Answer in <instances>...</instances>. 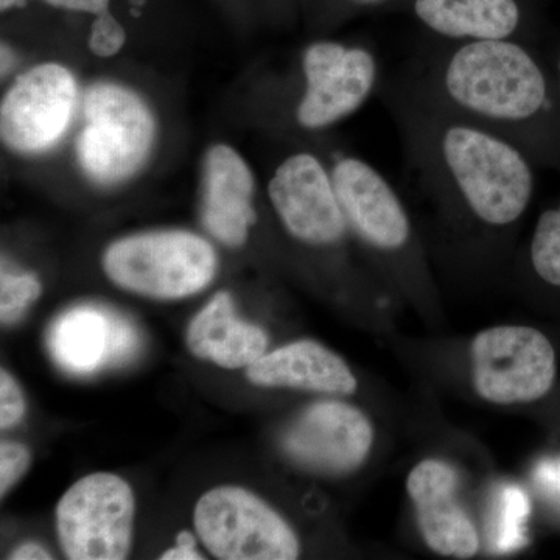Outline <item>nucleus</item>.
<instances>
[{
    "mask_svg": "<svg viewBox=\"0 0 560 560\" xmlns=\"http://www.w3.org/2000/svg\"><path fill=\"white\" fill-rule=\"evenodd\" d=\"M381 95L399 132L405 194L442 232L510 234L533 201V158L495 132L408 97L388 79Z\"/></svg>",
    "mask_w": 560,
    "mask_h": 560,
    "instance_id": "obj_1",
    "label": "nucleus"
},
{
    "mask_svg": "<svg viewBox=\"0 0 560 560\" xmlns=\"http://www.w3.org/2000/svg\"><path fill=\"white\" fill-rule=\"evenodd\" d=\"M394 88L423 105L511 140L560 168V94L528 40L441 43L411 50Z\"/></svg>",
    "mask_w": 560,
    "mask_h": 560,
    "instance_id": "obj_2",
    "label": "nucleus"
},
{
    "mask_svg": "<svg viewBox=\"0 0 560 560\" xmlns=\"http://www.w3.org/2000/svg\"><path fill=\"white\" fill-rule=\"evenodd\" d=\"M386 79L382 60L371 47L315 40L300 57L291 125L305 135L330 130L363 108L383 90Z\"/></svg>",
    "mask_w": 560,
    "mask_h": 560,
    "instance_id": "obj_3",
    "label": "nucleus"
},
{
    "mask_svg": "<svg viewBox=\"0 0 560 560\" xmlns=\"http://www.w3.org/2000/svg\"><path fill=\"white\" fill-rule=\"evenodd\" d=\"M103 270L121 290L175 301L208 289L219 270L215 249L189 231L130 235L108 246Z\"/></svg>",
    "mask_w": 560,
    "mask_h": 560,
    "instance_id": "obj_4",
    "label": "nucleus"
},
{
    "mask_svg": "<svg viewBox=\"0 0 560 560\" xmlns=\"http://www.w3.org/2000/svg\"><path fill=\"white\" fill-rule=\"evenodd\" d=\"M86 127L77 140L83 172L98 184L130 178L149 156L154 120L135 92L113 83H97L84 95Z\"/></svg>",
    "mask_w": 560,
    "mask_h": 560,
    "instance_id": "obj_5",
    "label": "nucleus"
},
{
    "mask_svg": "<svg viewBox=\"0 0 560 560\" xmlns=\"http://www.w3.org/2000/svg\"><path fill=\"white\" fill-rule=\"evenodd\" d=\"M194 525L213 558L291 560L301 544L289 522L267 501L237 486H220L195 504Z\"/></svg>",
    "mask_w": 560,
    "mask_h": 560,
    "instance_id": "obj_6",
    "label": "nucleus"
},
{
    "mask_svg": "<svg viewBox=\"0 0 560 560\" xmlns=\"http://www.w3.org/2000/svg\"><path fill=\"white\" fill-rule=\"evenodd\" d=\"M136 500L114 474H91L70 486L55 511L58 541L70 560H124L132 548Z\"/></svg>",
    "mask_w": 560,
    "mask_h": 560,
    "instance_id": "obj_7",
    "label": "nucleus"
},
{
    "mask_svg": "<svg viewBox=\"0 0 560 560\" xmlns=\"http://www.w3.org/2000/svg\"><path fill=\"white\" fill-rule=\"evenodd\" d=\"M331 180L350 232L385 260H405L416 246L410 209L385 173L355 153L330 150Z\"/></svg>",
    "mask_w": 560,
    "mask_h": 560,
    "instance_id": "obj_8",
    "label": "nucleus"
},
{
    "mask_svg": "<svg viewBox=\"0 0 560 560\" xmlns=\"http://www.w3.org/2000/svg\"><path fill=\"white\" fill-rule=\"evenodd\" d=\"M268 198L287 234L311 249H335L350 228L329 165L315 150H294L276 165Z\"/></svg>",
    "mask_w": 560,
    "mask_h": 560,
    "instance_id": "obj_9",
    "label": "nucleus"
},
{
    "mask_svg": "<svg viewBox=\"0 0 560 560\" xmlns=\"http://www.w3.org/2000/svg\"><path fill=\"white\" fill-rule=\"evenodd\" d=\"M474 385L497 405L528 404L547 396L556 378V352L541 331L492 327L471 342Z\"/></svg>",
    "mask_w": 560,
    "mask_h": 560,
    "instance_id": "obj_10",
    "label": "nucleus"
},
{
    "mask_svg": "<svg viewBox=\"0 0 560 560\" xmlns=\"http://www.w3.org/2000/svg\"><path fill=\"white\" fill-rule=\"evenodd\" d=\"M77 83L57 62L28 69L0 106V136L10 150L36 154L60 142L72 121Z\"/></svg>",
    "mask_w": 560,
    "mask_h": 560,
    "instance_id": "obj_11",
    "label": "nucleus"
},
{
    "mask_svg": "<svg viewBox=\"0 0 560 560\" xmlns=\"http://www.w3.org/2000/svg\"><path fill=\"white\" fill-rule=\"evenodd\" d=\"M374 442L371 420L340 400H323L301 412L282 436L298 466L319 475L350 474L366 460Z\"/></svg>",
    "mask_w": 560,
    "mask_h": 560,
    "instance_id": "obj_12",
    "label": "nucleus"
},
{
    "mask_svg": "<svg viewBox=\"0 0 560 560\" xmlns=\"http://www.w3.org/2000/svg\"><path fill=\"white\" fill-rule=\"evenodd\" d=\"M408 495L415 503L420 534L441 556L469 559L480 548V537L458 501V475L447 463L425 459L408 475Z\"/></svg>",
    "mask_w": 560,
    "mask_h": 560,
    "instance_id": "obj_13",
    "label": "nucleus"
},
{
    "mask_svg": "<svg viewBox=\"0 0 560 560\" xmlns=\"http://www.w3.org/2000/svg\"><path fill=\"white\" fill-rule=\"evenodd\" d=\"M256 180L246 161L228 145L208 151L205 167L202 223L223 245L242 246L257 223Z\"/></svg>",
    "mask_w": 560,
    "mask_h": 560,
    "instance_id": "obj_14",
    "label": "nucleus"
},
{
    "mask_svg": "<svg viewBox=\"0 0 560 560\" xmlns=\"http://www.w3.org/2000/svg\"><path fill=\"white\" fill-rule=\"evenodd\" d=\"M429 39L441 43L526 40L521 0H411Z\"/></svg>",
    "mask_w": 560,
    "mask_h": 560,
    "instance_id": "obj_15",
    "label": "nucleus"
},
{
    "mask_svg": "<svg viewBox=\"0 0 560 560\" xmlns=\"http://www.w3.org/2000/svg\"><path fill=\"white\" fill-rule=\"evenodd\" d=\"M138 346L125 320L94 307H77L55 320L49 348L55 361L73 374H91L109 361L127 359Z\"/></svg>",
    "mask_w": 560,
    "mask_h": 560,
    "instance_id": "obj_16",
    "label": "nucleus"
},
{
    "mask_svg": "<svg viewBox=\"0 0 560 560\" xmlns=\"http://www.w3.org/2000/svg\"><path fill=\"white\" fill-rule=\"evenodd\" d=\"M246 377L264 388H293L334 396H349L359 388L348 363L312 340L290 342L265 352L246 368Z\"/></svg>",
    "mask_w": 560,
    "mask_h": 560,
    "instance_id": "obj_17",
    "label": "nucleus"
},
{
    "mask_svg": "<svg viewBox=\"0 0 560 560\" xmlns=\"http://www.w3.org/2000/svg\"><path fill=\"white\" fill-rule=\"evenodd\" d=\"M187 346L197 359L223 370H246L267 352L268 337L256 324L238 318L230 293L221 291L191 319Z\"/></svg>",
    "mask_w": 560,
    "mask_h": 560,
    "instance_id": "obj_18",
    "label": "nucleus"
},
{
    "mask_svg": "<svg viewBox=\"0 0 560 560\" xmlns=\"http://www.w3.org/2000/svg\"><path fill=\"white\" fill-rule=\"evenodd\" d=\"M530 504L525 490L518 486H504L493 506L490 541L497 552L517 551L528 541Z\"/></svg>",
    "mask_w": 560,
    "mask_h": 560,
    "instance_id": "obj_19",
    "label": "nucleus"
},
{
    "mask_svg": "<svg viewBox=\"0 0 560 560\" xmlns=\"http://www.w3.org/2000/svg\"><path fill=\"white\" fill-rule=\"evenodd\" d=\"M528 264L537 279L560 289V201L540 213L529 242Z\"/></svg>",
    "mask_w": 560,
    "mask_h": 560,
    "instance_id": "obj_20",
    "label": "nucleus"
},
{
    "mask_svg": "<svg viewBox=\"0 0 560 560\" xmlns=\"http://www.w3.org/2000/svg\"><path fill=\"white\" fill-rule=\"evenodd\" d=\"M39 279L36 276L16 275V272L2 271L0 278V318L2 324H13L21 318L22 313L40 296Z\"/></svg>",
    "mask_w": 560,
    "mask_h": 560,
    "instance_id": "obj_21",
    "label": "nucleus"
},
{
    "mask_svg": "<svg viewBox=\"0 0 560 560\" xmlns=\"http://www.w3.org/2000/svg\"><path fill=\"white\" fill-rule=\"evenodd\" d=\"M125 43H127V33L120 22L108 10L98 13L91 28L90 49L92 54L101 58L114 57L119 54Z\"/></svg>",
    "mask_w": 560,
    "mask_h": 560,
    "instance_id": "obj_22",
    "label": "nucleus"
},
{
    "mask_svg": "<svg viewBox=\"0 0 560 560\" xmlns=\"http://www.w3.org/2000/svg\"><path fill=\"white\" fill-rule=\"evenodd\" d=\"M32 463V453L20 442L0 444V495L5 497L24 477Z\"/></svg>",
    "mask_w": 560,
    "mask_h": 560,
    "instance_id": "obj_23",
    "label": "nucleus"
},
{
    "mask_svg": "<svg viewBox=\"0 0 560 560\" xmlns=\"http://www.w3.org/2000/svg\"><path fill=\"white\" fill-rule=\"evenodd\" d=\"M25 399L24 394L14 381L13 375L5 370L0 372V429L7 431L16 427L24 418Z\"/></svg>",
    "mask_w": 560,
    "mask_h": 560,
    "instance_id": "obj_24",
    "label": "nucleus"
},
{
    "mask_svg": "<svg viewBox=\"0 0 560 560\" xmlns=\"http://www.w3.org/2000/svg\"><path fill=\"white\" fill-rule=\"evenodd\" d=\"M534 480L541 492L560 506V456L541 460L534 470Z\"/></svg>",
    "mask_w": 560,
    "mask_h": 560,
    "instance_id": "obj_25",
    "label": "nucleus"
},
{
    "mask_svg": "<svg viewBox=\"0 0 560 560\" xmlns=\"http://www.w3.org/2000/svg\"><path fill=\"white\" fill-rule=\"evenodd\" d=\"M162 560H202L205 556L198 550L197 539L190 530H183L176 537V544L162 552Z\"/></svg>",
    "mask_w": 560,
    "mask_h": 560,
    "instance_id": "obj_26",
    "label": "nucleus"
},
{
    "mask_svg": "<svg viewBox=\"0 0 560 560\" xmlns=\"http://www.w3.org/2000/svg\"><path fill=\"white\" fill-rule=\"evenodd\" d=\"M55 9L80 11V13L98 14L108 10L109 0H44Z\"/></svg>",
    "mask_w": 560,
    "mask_h": 560,
    "instance_id": "obj_27",
    "label": "nucleus"
},
{
    "mask_svg": "<svg viewBox=\"0 0 560 560\" xmlns=\"http://www.w3.org/2000/svg\"><path fill=\"white\" fill-rule=\"evenodd\" d=\"M10 559L14 560H43V559H54V556L50 555V551L47 550L46 547H43L40 544H36V541H27V544H22L16 548L13 552H11Z\"/></svg>",
    "mask_w": 560,
    "mask_h": 560,
    "instance_id": "obj_28",
    "label": "nucleus"
},
{
    "mask_svg": "<svg viewBox=\"0 0 560 560\" xmlns=\"http://www.w3.org/2000/svg\"><path fill=\"white\" fill-rule=\"evenodd\" d=\"M345 2L355 7V9H371V7L383 5V3L389 2V0H345Z\"/></svg>",
    "mask_w": 560,
    "mask_h": 560,
    "instance_id": "obj_29",
    "label": "nucleus"
},
{
    "mask_svg": "<svg viewBox=\"0 0 560 560\" xmlns=\"http://www.w3.org/2000/svg\"><path fill=\"white\" fill-rule=\"evenodd\" d=\"M13 68V54L9 47L3 44L2 46V75H5L7 72H10V69Z\"/></svg>",
    "mask_w": 560,
    "mask_h": 560,
    "instance_id": "obj_30",
    "label": "nucleus"
},
{
    "mask_svg": "<svg viewBox=\"0 0 560 560\" xmlns=\"http://www.w3.org/2000/svg\"><path fill=\"white\" fill-rule=\"evenodd\" d=\"M16 5H20V0H0V9L2 11L13 9Z\"/></svg>",
    "mask_w": 560,
    "mask_h": 560,
    "instance_id": "obj_31",
    "label": "nucleus"
},
{
    "mask_svg": "<svg viewBox=\"0 0 560 560\" xmlns=\"http://www.w3.org/2000/svg\"><path fill=\"white\" fill-rule=\"evenodd\" d=\"M555 77H556V83H558V90H559V94H560V51H559L558 62H556Z\"/></svg>",
    "mask_w": 560,
    "mask_h": 560,
    "instance_id": "obj_32",
    "label": "nucleus"
}]
</instances>
